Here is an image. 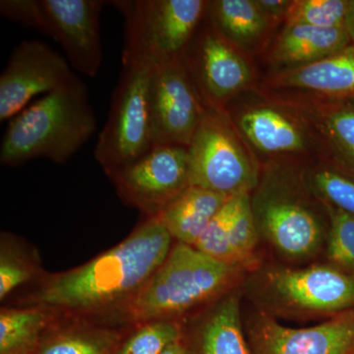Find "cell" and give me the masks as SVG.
I'll list each match as a JSON object with an SVG mask.
<instances>
[{
  "mask_svg": "<svg viewBox=\"0 0 354 354\" xmlns=\"http://www.w3.org/2000/svg\"><path fill=\"white\" fill-rule=\"evenodd\" d=\"M172 241L160 218L148 216L118 245L44 279L30 295L29 306L50 310L60 318L111 314L116 319L167 259Z\"/></svg>",
  "mask_w": 354,
  "mask_h": 354,
  "instance_id": "obj_1",
  "label": "cell"
},
{
  "mask_svg": "<svg viewBox=\"0 0 354 354\" xmlns=\"http://www.w3.org/2000/svg\"><path fill=\"white\" fill-rule=\"evenodd\" d=\"M97 127L85 84L78 76L23 109L9 122L0 162L16 167L35 158L67 162Z\"/></svg>",
  "mask_w": 354,
  "mask_h": 354,
  "instance_id": "obj_2",
  "label": "cell"
},
{
  "mask_svg": "<svg viewBox=\"0 0 354 354\" xmlns=\"http://www.w3.org/2000/svg\"><path fill=\"white\" fill-rule=\"evenodd\" d=\"M239 271L237 266L176 242L162 265L116 320L134 327L150 321L176 320L218 297Z\"/></svg>",
  "mask_w": 354,
  "mask_h": 354,
  "instance_id": "obj_3",
  "label": "cell"
},
{
  "mask_svg": "<svg viewBox=\"0 0 354 354\" xmlns=\"http://www.w3.org/2000/svg\"><path fill=\"white\" fill-rule=\"evenodd\" d=\"M300 162L277 160L261 165L259 183L251 207L259 234L290 258H305L318 250L325 225L309 196Z\"/></svg>",
  "mask_w": 354,
  "mask_h": 354,
  "instance_id": "obj_4",
  "label": "cell"
},
{
  "mask_svg": "<svg viewBox=\"0 0 354 354\" xmlns=\"http://www.w3.org/2000/svg\"><path fill=\"white\" fill-rule=\"evenodd\" d=\"M264 91L242 104L234 100L225 108L258 162L326 158L322 140L308 116L288 97Z\"/></svg>",
  "mask_w": 354,
  "mask_h": 354,
  "instance_id": "obj_5",
  "label": "cell"
},
{
  "mask_svg": "<svg viewBox=\"0 0 354 354\" xmlns=\"http://www.w3.org/2000/svg\"><path fill=\"white\" fill-rule=\"evenodd\" d=\"M124 15L122 64L155 67L183 59L206 16L204 0L115 1Z\"/></svg>",
  "mask_w": 354,
  "mask_h": 354,
  "instance_id": "obj_6",
  "label": "cell"
},
{
  "mask_svg": "<svg viewBox=\"0 0 354 354\" xmlns=\"http://www.w3.org/2000/svg\"><path fill=\"white\" fill-rule=\"evenodd\" d=\"M190 186L227 197L251 194L261 165L225 109L206 106L189 147Z\"/></svg>",
  "mask_w": 354,
  "mask_h": 354,
  "instance_id": "obj_7",
  "label": "cell"
},
{
  "mask_svg": "<svg viewBox=\"0 0 354 354\" xmlns=\"http://www.w3.org/2000/svg\"><path fill=\"white\" fill-rule=\"evenodd\" d=\"M104 4L100 0H2L0 13L55 39L64 48L69 64L93 78L102 62Z\"/></svg>",
  "mask_w": 354,
  "mask_h": 354,
  "instance_id": "obj_8",
  "label": "cell"
},
{
  "mask_svg": "<svg viewBox=\"0 0 354 354\" xmlns=\"http://www.w3.org/2000/svg\"><path fill=\"white\" fill-rule=\"evenodd\" d=\"M152 71L147 65L123 64L108 120L95 148V160L108 176L155 146L149 99Z\"/></svg>",
  "mask_w": 354,
  "mask_h": 354,
  "instance_id": "obj_9",
  "label": "cell"
},
{
  "mask_svg": "<svg viewBox=\"0 0 354 354\" xmlns=\"http://www.w3.org/2000/svg\"><path fill=\"white\" fill-rule=\"evenodd\" d=\"M202 23L183 60L206 106L225 109L250 88L253 68L246 53L228 41L207 17Z\"/></svg>",
  "mask_w": 354,
  "mask_h": 354,
  "instance_id": "obj_10",
  "label": "cell"
},
{
  "mask_svg": "<svg viewBox=\"0 0 354 354\" xmlns=\"http://www.w3.org/2000/svg\"><path fill=\"white\" fill-rule=\"evenodd\" d=\"M109 177L125 204L148 216H158L190 186L188 148L153 146L143 157Z\"/></svg>",
  "mask_w": 354,
  "mask_h": 354,
  "instance_id": "obj_11",
  "label": "cell"
},
{
  "mask_svg": "<svg viewBox=\"0 0 354 354\" xmlns=\"http://www.w3.org/2000/svg\"><path fill=\"white\" fill-rule=\"evenodd\" d=\"M153 143L188 148L206 111V104L183 59L158 65L151 74Z\"/></svg>",
  "mask_w": 354,
  "mask_h": 354,
  "instance_id": "obj_12",
  "label": "cell"
},
{
  "mask_svg": "<svg viewBox=\"0 0 354 354\" xmlns=\"http://www.w3.org/2000/svg\"><path fill=\"white\" fill-rule=\"evenodd\" d=\"M75 76L68 62L48 44L22 41L0 76V120L13 118L37 95L53 92Z\"/></svg>",
  "mask_w": 354,
  "mask_h": 354,
  "instance_id": "obj_13",
  "label": "cell"
},
{
  "mask_svg": "<svg viewBox=\"0 0 354 354\" xmlns=\"http://www.w3.org/2000/svg\"><path fill=\"white\" fill-rule=\"evenodd\" d=\"M266 288L279 306L305 313H333L354 305V274L329 266L268 272Z\"/></svg>",
  "mask_w": 354,
  "mask_h": 354,
  "instance_id": "obj_14",
  "label": "cell"
},
{
  "mask_svg": "<svg viewBox=\"0 0 354 354\" xmlns=\"http://www.w3.org/2000/svg\"><path fill=\"white\" fill-rule=\"evenodd\" d=\"M250 335L252 354H353L354 315L304 329H291L260 316Z\"/></svg>",
  "mask_w": 354,
  "mask_h": 354,
  "instance_id": "obj_15",
  "label": "cell"
},
{
  "mask_svg": "<svg viewBox=\"0 0 354 354\" xmlns=\"http://www.w3.org/2000/svg\"><path fill=\"white\" fill-rule=\"evenodd\" d=\"M265 88L325 100H354V44L315 64L274 72Z\"/></svg>",
  "mask_w": 354,
  "mask_h": 354,
  "instance_id": "obj_16",
  "label": "cell"
},
{
  "mask_svg": "<svg viewBox=\"0 0 354 354\" xmlns=\"http://www.w3.org/2000/svg\"><path fill=\"white\" fill-rule=\"evenodd\" d=\"M307 116L322 140L326 160L354 176V100H325L278 93Z\"/></svg>",
  "mask_w": 354,
  "mask_h": 354,
  "instance_id": "obj_17",
  "label": "cell"
},
{
  "mask_svg": "<svg viewBox=\"0 0 354 354\" xmlns=\"http://www.w3.org/2000/svg\"><path fill=\"white\" fill-rule=\"evenodd\" d=\"M351 44L342 27L317 28L311 26H285L270 48L268 60L283 71L315 64L339 53Z\"/></svg>",
  "mask_w": 354,
  "mask_h": 354,
  "instance_id": "obj_18",
  "label": "cell"
},
{
  "mask_svg": "<svg viewBox=\"0 0 354 354\" xmlns=\"http://www.w3.org/2000/svg\"><path fill=\"white\" fill-rule=\"evenodd\" d=\"M91 320L59 317L32 354H115L122 333L114 324Z\"/></svg>",
  "mask_w": 354,
  "mask_h": 354,
  "instance_id": "obj_19",
  "label": "cell"
},
{
  "mask_svg": "<svg viewBox=\"0 0 354 354\" xmlns=\"http://www.w3.org/2000/svg\"><path fill=\"white\" fill-rule=\"evenodd\" d=\"M192 354H252L241 325L239 295L221 298L193 330Z\"/></svg>",
  "mask_w": 354,
  "mask_h": 354,
  "instance_id": "obj_20",
  "label": "cell"
},
{
  "mask_svg": "<svg viewBox=\"0 0 354 354\" xmlns=\"http://www.w3.org/2000/svg\"><path fill=\"white\" fill-rule=\"evenodd\" d=\"M207 19L243 53H255L265 43L274 23L258 0L208 1Z\"/></svg>",
  "mask_w": 354,
  "mask_h": 354,
  "instance_id": "obj_21",
  "label": "cell"
},
{
  "mask_svg": "<svg viewBox=\"0 0 354 354\" xmlns=\"http://www.w3.org/2000/svg\"><path fill=\"white\" fill-rule=\"evenodd\" d=\"M230 198L189 186L158 216L174 241L195 247L214 216Z\"/></svg>",
  "mask_w": 354,
  "mask_h": 354,
  "instance_id": "obj_22",
  "label": "cell"
},
{
  "mask_svg": "<svg viewBox=\"0 0 354 354\" xmlns=\"http://www.w3.org/2000/svg\"><path fill=\"white\" fill-rule=\"evenodd\" d=\"M57 314L39 306L2 308L0 354H32L53 324Z\"/></svg>",
  "mask_w": 354,
  "mask_h": 354,
  "instance_id": "obj_23",
  "label": "cell"
},
{
  "mask_svg": "<svg viewBox=\"0 0 354 354\" xmlns=\"http://www.w3.org/2000/svg\"><path fill=\"white\" fill-rule=\"evenodd\" d=\"M302 177L310 192L323 203L354 216V176L326 158L302 167Z\"/></svg>",
  "mask_w": 354,
  "mask_h": 354,
  "instance_id": "obj_24",
  "label": "cell"
},
{
  "mask_svg": "<svg viewBox=\"0 0 354 354\" xmlns=\"http://www.w3.org/2000/svg\"><path fill=\"white\" fill-rule=\"evenodd\" d=\"M183 328L174 319L150 321L135 326L115 354H160L169 344L183 339Z\"/></svg>",
  "mask_w": 354,
  "mask_h": 354,
  "instance_id": "obj_25",
  "label": "cell"
},
{
  "mask_svg": "<svg viewBox=\"0 0 354 354\" xmlns=\"http://www.w3.org/2000/svg\"><path fill=\"white\" fill-rule=\"evenodd\" d=\"M245 195L232 197L223 205L209 223L195 248L221 262L236 266L230 247V228Z\"/></svg>",
  "mask_w": 354,
  "mask_h": 354,
  "instance_id": "obj_26",
  "label": "cell"
},
{
  "mask_svg": "<svg viewBox=\"0 0 354 354\" xmlns=\"http://www.w3.org/2000/svg\"><path fill=\"white\" fill-rule=\"evenodd\" d=\"M346 4L348 0H293L286 14L285 26L342 27Z\"/></svg>",
  "mask_w": 354,
  "mask_h": 354,
  "instance_id": "obj_27",
  "label": "cell"
},
{
  "mask_svg": "<svg viewBox=\"0 0 354 354\" xmlns=\"http://www.w3.org/2000/svg\"><path fill=\"white\" fill-rule=\"evenodd\" d=\"M321 203L329 218L328 258L334 264L354 272V216L327 203Z\"/></svg>",
  "mask_w": 354,
  "mask_h": 354,
  "instance_id": "obj_28",
  "label": "cell"
},
{
  "mask_svg": "<svg viewBox=\"0 0 354 354\" xmlns=\"http://www.w3.org/2000/svg\"><path fill=\"white\" fill-rule=\"evenodd\" d=\"M38 272L36 262L19 247L1 242L0 251V300L4 299L21 286L31 281Z\"/></svg>",
  "mask_w": 354,
  "mask_h": 354,
  "instance_id": "obj_29",
  "label": "cell"
},
{
  "mask_svg": "<svg viewBox=\"0 0 354 354\" xmlns=\"http://www.w3.org/2000/svg\"><path fill=\"white\" fill-rule=\"evenodd\" d=\"M258 235L259 232L254 218L250 194H247L230 228V242L235 265L241 267L250 261L257 245Z\"/></svg>",
  "mask_w": 354,
  "mask_h": 354,
  "instance_id": "obj_30",
  "label": "cell"
},
{
  "mask_svg": "<svg viewBox=\"0 0 354 354\" xmlns=\"http://www.w3.org/2000/svg\"><path fill=\"white\" fill-rule=\"evenodd\" d=\"M258 3L274 24L279 21L285 22L291 1H288V0H258Z\"/></svg>",
  "mask_w": 354,
  "mask_h": 354,
  "instance_id": "obj_31",
  "label": "cell"
},
{
  "mask_svg": "<svg viewBox=\"0 0 354 354\" xmlns=\"http://www.w3.org/2000/svg\"><path fill=\"white\" fill-rule=\"evenodd\" d=\"M344 28L348 32L351 44H354V0H348L344 19Z\"/></svg>",
  "mask_w": 354,
  "mask_h": 354,
  "instance_id": "obj_32",
  "label": "cell"
},
{
  "mask_svg": "<svg viewBox=\"0 0 354 354\" xmlns=\"http://www.w3.org/2000/svg\"><path fill=\"white\" fill-rule=\"evenodd\" d=\"M160 354H192L190 349L186 346L183 342V339H179L174 344H169L167 348L162 351Z\"/></svg>",
  "mask_w": 354,
  "mask_h": 354,
  "instance_id": "obj_33",
  "label": "cell"
},
{
  "mask_svg": "<svg viewBox=\"0 0 354 354\" xmlns=\"http://www.w3.org/2000/svg\"><path fill=\"white\" fill-rule=\"evenodd\" d=\"M354 354V353H353Z\"/></svg>",
  "mask_w": 354,
  "mask_h": 354,
  "instance_id": "obj_34",
  "label": "cell"
}]
</instances>
